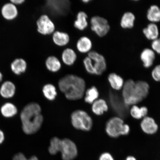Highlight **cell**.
<instances>
[{
    "mask_svg": "<svg viewBox=\"0 0 160 160\" xmlns=\"http://www.w3.org/2000/svg\"><path fill=\"white\" fill-rule=\"evenodd\" d=\"M22 129L26 134L32 135L41 128L43 122L41 108L37 103L32 102L25 106L21 115Z\"/></svg>",
    "mask_w": 160,
    "mask_h": 160,
    "instance_id": "6da1fadb",
    "label": "cell"
},
{
    "mask_svg": "<svg viewBox=\"0 0 160 160\" xmlns=\"http://www.w3.org/2000/svg\"><path fill=\"white\" fill-rule=\"evenodd\" d=\"M59 88L69 100L81 99L85 94L86 83L84 79L77 75H68L60 79Z\"/></svg>",
    "mask_w": 160,
    "mask_h": 160,
    "instance_id": "7a4b0ae2",
    "label": "cell"
},
{
    "mask_svg": "<svg viewBox=\"0 0 160 160\" xmlns=\"http://www.w3.org/2000/svg\"><path fill=\"white\" fill-rule=\"evenodd\" d=\"M48 151L52 155L61 152L63 160H73L78 155L77 146L69 139H61L56 137L53 138L50 141Z\"/></svg>",
    "mask_w": 160,
    "mask_h": 160,
    "instance_id": "3957f363",
    "label": "cell"
},
{
    "mask_svg": "<svg viewBox=\"0 0 160 160\" xmlns=\"http://www.w3.org/2000/svg\"><path fill=\"white\" fill-rule=\"evenodd\" d=\"M106 133L112 138H117L121 136L128 135L131 128L125 123L123 118L115 116L108 120L105 125Z\"/></svg>",
    "mask_w": 160,
    "mask_h": 160,
    "instance_id": "277c9868",
    "label": "cell"
},
{
    "mask_svg": "<svg viewBox=\"0 0 160 160\" xmlns=\"http://www.w3.org/2000/svg\"><path fill=\"white\" fill-rule=\"evenodd\" d=\"M72 125L75 129L89 131L93 127V121L87 112L78 110L73 112L71 116Z\"/></svg>",
    "mask_w": 160,
    "mask_h": 160,
    "instance_id": "5b68a950",
    "label": "cell"
},
{
    "mask_svg": "<svg viewBox=\"0 0 160 160\" xmlns=\"http://www.w3.org/2000/svg\"><path fill=\"white\" fill-rule=\"evenodd\" d=\"M91 29L100 37H104L109 32L110 26L107 20L98 16H94L90 20Z\"/></svg>",
    "mask_w": 160,
    "mask_h": 160,
    "instance_id": "8992f818",
    "label": "cell"
},
{
    "mask_svg": "<svg viewBox=\"0 0 160 160\" xmlns=\"http://www.w3.org/2000/svg\"><path fill=\"white\" fill-rule=\"evenodd\" d=\"M135 82L130 79L125 82L122 89V97L125 104L129 107L137 105L134 95Z\"/></svg>",
    "mask_w": 160,
    "mask_h": 160,
    "instance_id": "52a82bcc",
    "label": "cell"
},
{
    "mask_svg": "<svg viewBox=\"0 0 160 160\" xmlns=\"http://www.w3.org/2000/svg\"><path fill=\"white\" fill-rule=\"evenodd\" d=\"M37 31L41 35H49L55 32L54 23L47 15L40 16L37 21Z\"/></svg>",
    "mask_w": 160,
    "mask_h": 160,
    "instance_id": "ba28073f",
    "label": "cell"
},
{
    "mask_svg": "<svg viewBox=\"0 0 160 160\" xmlns=\"http://www.w3.org/2000/svg\"><path fill=\"white\" fill-rule=\"evenodd\" d=\"M88 57L91 58L94 69L95 75H101L107 69V63L104 57L95 51L88 53Z\"/></svg>",
    "mask_w": 160,
    "mask_h": 160,
    "instance_id": "9c48e42d",
    "label": "cell"
},
{
    "mask_svg": "<svg viewBox=\"0 0 160 160\" xmlns=\"http://www.w3.org/2000/svg\"><path fill=\"white\" fill-rule=\"evenodd\" d=\"M149 90L150 86L147 82L143 81L135 82L134 94L137 105L148 97Z\"/></svg>",
    "mask_w": 160,
    "mask_h": 160,
    "instance_id": "30bf717a",
    "label": "cell"
},
{
    "mask_svg": "<svg viewBox=\"0 0 160 160\" xmlns=\"http://www.w3.org/2000/svg\"><path fill=\"white\" fill-rule=\"evenodd\" d=\"M140 126L142 131L148 135H155L159 129L158 125L155 119L148 116L142 119Z\"/></svg>",
    "mask_w": 160,
    "mask_h": 160,
    "instance_id": "8fae6325",
    "label": "cell"
},
{
    "mask_svg": "<svg viewBox=\"0 0 160 160\" xmlns=\"http://www.w3.org/2000/svg\"><path fill=\"white\" fill-rule=\"evenodd\" d=\"M110 98L111 104L116 112L118 114V116L123 118L127 115V113H129V107L125 104L122 99H120L113 93L110 95Z\"/></svg>",
    "mask_w": 160,
    "mask_h": 160,
    "instance_id": "7c38bea8",
    "label": "cell"
},
{
    "mask_svg": "<svg viewBox=\"0 0 160 160\" xmlns=\"http://www.w3.org/2000/svg\"><path fill=\"white\" fill-rule=\"evenodd\" d=\"M1 13L4 18L8 21H11L17 17L18 12L15 5L11 2L8 3L2 7Z\"/></svg>",
    "mask_w": 160,
    "mask_h": 160,
    "instance_id": "4fadbf2b",
    "label": "cell"
},
{
    "mask_svg": "<svg viewBox=\"0 0 160 160\" xmlns=\"http://www.w3.org/2000/svg\"><path fill=\"white\" fill-rule=\"evenodd\" d=\"M140 58L145 68H149L153 65L155 59V52L152 49L146 48L142 51Z\"/></svg>",
    "mask_w": 160,
    "mask_h": 160,
    "instance_id": "5bb4252c",
    "label": "cell"
},
{
    "mask_svg": "<svg viewBox=\"0 0 160 160\" xmlns=\"http://www.w3.org/2000/svg\"><path fill=\"white\" fill-rule=\"evenodd\" d=\"M131 117L136 120H141L147 117L148 113V109L146 106L139 107L137 105L131 106L129 109Z\"/></svg>",
    "mask_w": 160,
    "mask_h": 160,
    "instance_id": "9a60e30c",
    "label": "cell"
},
{
    "mask_svg": "<svg viewBox=\"0 0 160 160\" xmlns=\"http://www.w3.org/2000/svg\"><path fill=\"white\" fill-rule=\"evenodd\" d=\"M16 92V87L12 82L7 81L2 83L0 88V94L6 99L12 98Z\"/></svg>",
    "mask_w": 160,
    "mask_h": 160,
    "instance_id": "2e32d148",
    "label": "cell"
},
{
    "mask_svg": "<svg viewBox=\"0 0 160 160\" xmlns=\"http://www.w3.org/2000/svg\"><path fill=\"white\" fill-rule=\"evenodd\" d=\"M92 110L96 115H103L109 110V105L105 99H98L92 104Z\"/></svg>",
    "mask_w": 160,
    "mask_h": 160,
    "instance_id": "e0dca14e",
    "label": "cell"
},
{
    "mask_svg": "<svg viewBox=\"0 0 160 160\" xmlns=\"http://www.w3.org/2000/svg\"><path fill=\"white\" fill-rule=\"evenodd\" d=\"M108 79L110 86L114 91H119L122 89L125 81L120 75L112 73L108 76Z\"/></svg>",
    "mask_w": 160,
    "mask_h": 160,
    "instance_id": "ac0fdd59",
    "label": "cell"
},
{
    "mask_svg": "<svg viewBox=\"0 0 160 160\" xmlns=\"http://www.w3.org/2000/svg\"><path fill=\"white\" fill-rule=\"evenodd\" d=\"M27 68V62L24 59L22 58L15 59L12 62L11 65V68L12 72L18 75L25 72Z\"/></svg>",
    "mask_w": 160,
    "mask_h": 160,
    "instance_id": "d6986e66",
    "label": "cell"
},
{
    "mask_svg": "<svg viewBox=\"0 0 160 160\" xmlns=\"http://www.w3.org/2000/svg\"><path fill=\"white\" fill-rule=\"evenodd\" d=\"M92 47L91 40L87 37L80 38L77 43V48L79 52L82 53H88L91 51Z\"/></svg>",
    "mask_w": 160,
    "mask_h": 160,
    "instance_id": "ffe728a7",
    "label": "cell"
},
{
    "mask_svg": "<svg viewBox=\"0 0 160 160\" xmlns=\"http://www.w3.org/2000/svg\"><path fill=\"white\" fill-rule=\"evenodd\" d=\"M52 40L56 45L59 47H63L69 43L70 37L67 33L57 31L53 33Z\"/></svg>",
    "mask_w": 160,
    "mask_h": 160,
    "instance_id": "44dd1931",
    "label": "cell"
},
{
    "mask_svg": "<svg viewBox=\"0 0 160 160\" xmlns=\"http://www.w3.org/2000/svg\"><path fill=\"white\" fill-rule=\"evenodd\" d=\"M62 59L63 63L67 66H72L77 59V55L75 51L71 48L65 49L62 54Z\"/></svg>",
    "mask_w": 160,
    "mask_h": 160,
    "instance_id": "7402d4cb",
    "label": "cell"
},
{
    "mask_svg": "<svg viewBox=\"0 0 160 160\" xmlns=\"http://www.w3.org/2000/svg\"><path fill=\"white\" fill-rule=\"evenodd\" d=\"M143 32L147 38L154 41L158 38V28L155 23H151L143 30Z\"/></svg>",
    "mask_w": 160,
    "mask_h": 160,
    "instance_id": "603a6c76",
    "label": "cell"
},
{
    "mask_svg": "<svg viewBox=\"0 0 160 160\" xmlns=\"http://www.w3.org/2000/svg\"><path fill=\"white\" fill-rule=\"evenodd\" d=\"M45 66L47 69L52 72H57L61 68V63L57 57L51 56L48 57L45 61Z\"/></svg>",
    "mask_w": 160,
    "mask_h": 160,
    "instance_id": "cb8c5ba5",
    "label": "cell"
},
{
    "mask_svg": "<svg viewBox=\"0 0 160 160\" xmlns=\"http://www.w3.org/2000/svg\"><path fill=\"white\" fill-rule=\"evenodd\" d=\"M88 15L85 12L80 11L78 13L77 19L74 21V26L79 31H83L88 27Z\"/></svg>",
    "mask_w": 160,
    "mask_h": 160,
    "instance_id": "d4e9b609",
    "label": "cell"
},
{
    "mask_svg": "<svg viewBox=\"0 0 160 160\" xmlns=\"http://www.w3.org/2000/svg\"><path fill=\"white\" fill-rule=\"evenodd\" d=\"M135 20V16L132 13L127 12L122 17L120 25L123 29H131L134 27Z\"/></svg>",
    "mask_w": 160,
    "mask_h": 160,
    "instance_id": "484cf974",
    "label": "cell"
},
{
    "mask_svg": "<svg viewBox=\"0 0 160 160\" xmlns=\"http://www.w3.org/2000/svg\"><path fill=\"white\" fill-rule=\"evenodd\" d=\"M1 112L4 117L10 118L13 117L17 114L18 109L15 105L12 103L7 102L2 106Z\"/></svg>",
    "mask_w": 160,
    "mask_h": 160,
    "instance_id": "4316f807",
    "label": "cell"
},
{
    "mask_svg": "<svg viewBox=\"0 0 160 160\" xmlns=\"http://www.w3.org/2000/svg\"><path fill=\"white\" fill-rule=\"evenodd\" d=\"M147 18L152 23L160 21V8L156 5H152L148 9Z\"/></svg>",
    "mask_w": 160,
    "mask_h": 160,
    "instance_id": "83f0119b",
    "label": "cell"
},
{
    "mask_svg": "<svg viewBox=\"0 0 160 160\" xmlns=\"http://www.w3.org/2000/svg\"><path fill=\"white\" fill-rule=\"evenodd\" d=\"M85 101L86 103L92 104L96 100L99 99V92L95 86H93L85 92Z\"/></svg>",
    "mask_w": 160,
    "mask_h": 160,
    "instance_id": "f1b7e54d",
    "label": "cell"
},
{
    "mask_svg": "<svg viewBox=\"0 0 160 160\" xmlns=\"http://www.w3.org/2000/svg\"><path fill=\"white\" fill-rule=\"evenodd\" d=\"M42 92L46 98L50 101L55 100L57 95V90L55 86L51 84H47L44 86Z\"/></svg>",
    "mask_w": 160,
    "mask_h": 160,
    "instance_id": "f546056e",
    "label": "cell"
},
{
    "mask_svg": "<svg viewBox=\"0 0 160 160\" xmlns=\"http://www.w3.org/2000/svg\"><path fill=\"white\" fill-rule=\"evenodd\" d=\"M83 63L86 71L92 75H95L94 69L92 60L88 57H86L83 60Z\"/></svg>",
    "mask_w": 160,
    "mask_h": 160,
    "instance_id": "4dcf8cb0",
    "label": "cell"
},
{
    "mask_svg": "<svg viewBox=\"0 0 160 160\" xmlns=\"http://www.w3.org/2000/svg\"><path fill=\"white\" fill-rule=\"evenodd\" d=\"M151 75L155 81L160 82V65L156 66L152 71Z\"/></svg>",
    "mask_w": 160,
    "mask_h": 160,
    "instance_id": "1f68e13d",
    "label": "cell"
},
{
    "mask_svg": "<svg viewBox=\"0 0 160 160\" xmlns=\"http://www.w3.org/2000/svg\"><path fill=\"white\" fill-rule=\"evenodd\" d=\"M151 47L154 51L160 54V38L152 41Z\"/></svg>",
    "mask_w": 160,
    "mask_h": 160,
    "instance_id": "d6a6232c",
    "label": "cell"
},
{
    "mask_svg": "<svg viewBox=\"0 0 160 160\" xmlns=\"http://www.w3.org/2000/svg\"><path fill=\"white\" fill-rule=\"evenodd\" d=\"M13 160H39L36 156H32L30 158L28 159L23 154L19 153L15 155Z\"/></svg>",
    "mask_w": 160,
    "mask_h": 160,
    "instance_id": "836d02e7",
    "label": "cell"
},
{
    "mask_svg": "<svg viewBox=\"0 0 160 160\" xmlns=\"http://www.w3.org/2000/svg\"><path fill=\"white\" fill-rule=\"evenodd\" d=\"M99 160H114L112 155L109 153H103L100 156Z\"/></svg>",
    "mask_w": 160,
    "mask_h": 160,
    "instance_id": "e575fe53",
    "label": "cell"
},
{
    "mask_svg": "<svg viewBox=\"0 0 160 160\" xmlns=\"http://www.w3.org/2000/svg\"><path fill=\"white\" fill-rule=\"evenodd\" d=\"M25 2L24 0H11V2L15 5H21Z\"/></svg>",
    "mask_w": 160,
    "mask_h": 160,
    "instance_id": "d590c367",
    "label": "cell"
},
{
    "mask_svg": "<svg viewBox=\"0 0 160 160\" xmlns=\"http://www.w3.org/2000/svg\"><path fill=\"white\" fill-rule=\"evenodd\" d=\"M5 140V135L3 132L0 130V144L2 143Z\"/></svg>",
    "mask_w": 160,
    "mask_h": 160,
    "instance_id": "8d00e7d4",
    "label": "cell"
},
{
    "mask_svg": "<svg viewBox=\"0 0 160 160\" xmlns=\"http://www.w3.org/2000/svg\"><path fill=\"white\" fill-rule=\"evenodd\" d=\"M126 160H137V159L132 156H129V157H127Z\"/></svg>",
    "mask_w": 160,
    "mask_h": 160,
    "instance_id": "74e56055",
    "label": "cell"
},
{
    "mask_svg": "<svg viewBox=\"0 0 160 160\" xmlns=\"http://www.w3.org/2000/svg\"><path fill=\"white\" fill-rule=\"evenodd\" d=\"M3 79V75L1 72H0V82L2 81Z\"/></svg>",
    "mask_w": 160,
    "mask_h": 160,
    "instance_id": "f35d334b",
    "label": "cell"
},
{
    "mask_svg": "<svg viewBox=\"0 0 160 160\" xmlns=\"http://www.w3.org/2000/svg\"><path fill=\"white\" fill-rule=\"evenodd\" d=\"M90 1H89V0H85V1H82L83 2L85 3H87L88 2H90Z\"/></svg>",
    "mask_w": 160,
    "mask_h": 160,
    "instance_id": "ab89813d",
    "label": "cell"
}]
</instances>
